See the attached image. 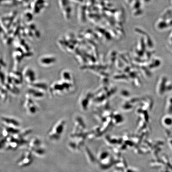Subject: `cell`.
I'll list each match as a JSON object with an SVG mask.
<instances>
[{
    "label": "cell",
    "mask_w": 172,
    "mask_h": 172,
    "mask_svg": "<svg viewBox=\"0 0 172 172\" xmlns=\"http://www.w3.org/2000/svg\"><path fill=\"white\" fill-rule=\"evenodd\" d=\"M33 154L30 150L24 152L17 161L18 166L20 167H24L30 165L33 161Z\"/></svg>",
    "instance_id": "cell-1"
},
{
    "label": "cell",
    "mask_w": 172,
    "mask_h": 172,
    "mask_svg": "<svg viewBox=\"0 0 172 172\" xmlns=\"http://www.w3.org/2000/svg\"><path fill=\"white\" fill-rule=\"evenodd\" d=\"M4 125L8 128H18L20 126V124L16 119L9 117H2L1 118Z\"/></svg>",
    "instance_id": "cell-2"
},
{
    "label": "cell",
    "mask_w": 172,
    "mask_h": 172,
    "mask_svg": "<svg viewBox=\"0 0 172 172\" xmlns=\"http://www.w3.org/2000/svg\"><path fill=\"white\" fill-rule=\"evenodd\" d=\"M35 77L34 71L31 68H26L24 71V77L26 82L32 84L34 82Z\"/></svg>",
    "instance_id": "cell-3"
}]
</instances>
